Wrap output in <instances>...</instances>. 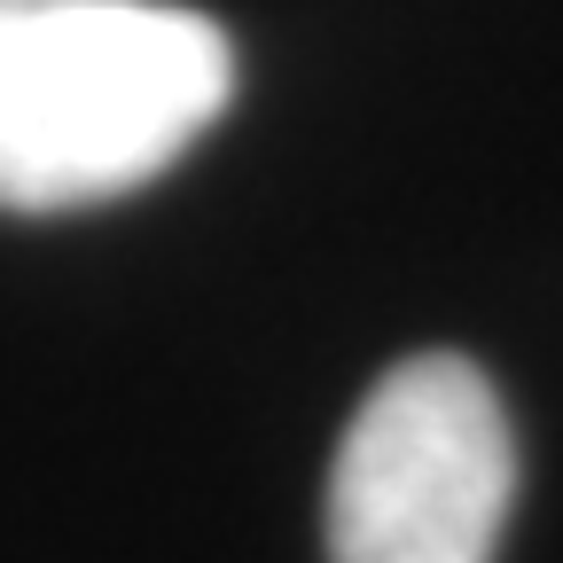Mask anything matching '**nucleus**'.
Here are the masks:
<instances>
[{"label": "nucleus", "mask_w": 563, "mask_h": 563, "mask_svg": "<svg viewBox=\"0 0 563 563\" xmlns=\"http://www.w3.org/2000/svg\"><path fill=\"white\" fill-rule=\"evenodd\" d=\"M517 501L501 391L462 352H415L361 399L329 470V563H493Z\"/></svg>", "instance_id": "nucleus-2"}, {"label": "nucleus", "mask_w": 563, "mask_h": 563, "mask_svg": "<svg viewBox=\"0 0 563 563\" xmlns=\"http://www.w3.org/2000/svg\"><path fill=\"white\" fill-rule=\"evenodd\" d=\"M235 95L228 32L173 0H0V211L110 203Z\"/></svg>", "instance_id": "nucleus-1"}]
</instances>
